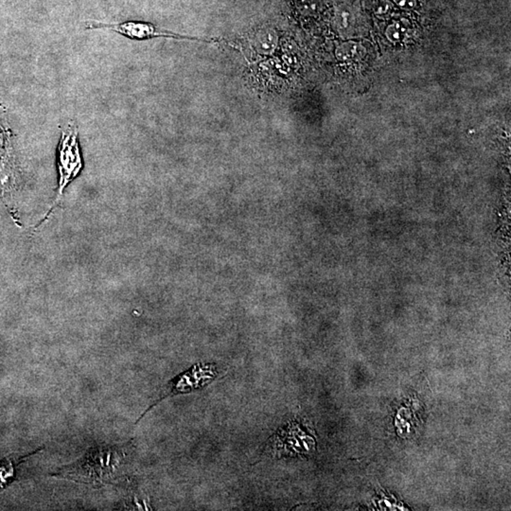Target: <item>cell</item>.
Listing matches in <instances>:
<instances>
[{"label":"cell","mask_w":511,"mask_h":511,"mask_svg":"<svg viewBox=\"0 0 511 511\" xmlns=\"http://www.w3.org/2000/svg\"><path fill=\"white\" fill-rule=\"evenodd\" d=\"M300 429L295 423L289 424L287 427L280 429L268 441L267 449L271 456L280 459L282 456H293V454L302 453L304 450L300 447Z\"/></svg>","instance_id":"5b68a950"},{"label":"cell","mask_w":511,"mask_h":511,"mask_svg":"<svg viewBox=\"0 0 511 511\" xmlns=\"http://www.w3.org/2000/svg\"><path fill=\"white\" fill-rule=\"evenodd\" d=\"M216 376L217 370L214 365L198 364L193 365L191 369L186 370L182 374L178 375L177 377L168 383L162 395L157 398V402L153 403V405H151L149 409H147L146 412L143 414L142 418L151 408H153V406L157 405L158 403L164 400V398L172 397L173 395L191 393L193 392V391L200 389V388L204 387L209 383H211Z\"/></svg>","instance_id":"3957f363"},{"label":"cell","mask_w":511,"mask_h":511,"mask_svg":"<svg viewBox=\"0 0 511 511\" xmlns=\"http://www.w3.org/2000/svg\"><path fill=\"white\" fill-rule=\"evenodd\" d=\"M395 2L398 6L406 8V9H411L415 6L416 3L415 0H395Z\"/></svg>","instance_id":"9c48e42d"},{"label":"cell","mask_w":511,"mask_h":511,"mask_svg":"<svg viewBox=\"0 0 511 511\" xmlns=\"http://www.w3.org/2000/svg\"><path fill=\"white\" fill-rule=\"evenodd\" d=\"M351 12L347 11V10L346 11L339 12L338 15H337V22H338L340 30L343 32V30H349V28L351 27Z\"/></svg>","instance_id":"52a82bcc"},{"label":"cell","mask_w":511,"mask_h":511,"mask_svg":"<svg viewBox=\"0 0 511 511\" xmlns=\"http://www.w3.org/2000/svg\"><path fill=\"white\" fill-rule=\"evenodd\" d=\"M88 30L108 29L124 35L128 39L135 41H144L152 39V38L166 37L175 38V39L202 40L200 38L186 37V35H177L165 30H160L151 23L142 21H125L122 23H106L93 22L86 25Z\"/></svg>","instance_id":"277c9868"},{"label":"cell","mask_w":511,"mask_h":511,"mask_svg":"<svg viewBox=\"0 0 511 511\" xmlns=\"http://www.w3.org/2000/svg\"><path fill=\"white\" fill-rule=\"evenodd\" d=\"M28 456L23 457L21 460L12 459V457L0 460V492L14 481L15 469L19 462L24 461Z\"/></svg>","instance_id":"8992f818"},{"label":"cell","mask_w":511,"mask_h":511,"mask_svg":"<svg viewBox=\"0 0 511 511\" xmlns=\"http://www.w3.org/2000/svg\"><path fill=\"white\" fill-rule=\"evenodd\" d=\"M403 32H405V29L401 24L390 26L387 32L388 38L392 41L400 40L403 37Z\"/></svg>","instance_id":"ba28073f"},{"label":"cell","mask_w":511,"mask_h":511,"mask_svg":"<svg viewBox=\"0 0 511 511\" xmlns=\"http://www.w3.org/2000/svg\"><path fill=\"white\" fill-rule=\"evenodd\" d=\"M78 135V126L73 122H70L68 126L63 130L58 145V193L47 215L45 216L43 221H41V223L48 218L51 212L53 211V209L56 208L59 202L62 199L66 186H68V184L73 182L74 179L80 175L81 170H83L84 163Z\"/></svg>","instance_id":"7a4b0ae2"},{"label":"cell","mask_w":511,"mask_h":511,"mask_svg":"<svg viewBox=\"0 0 511 511\" xmlns=\"http://www.w3.org/2000/svg\"><path fill=\"white\" fill-rule=\"evenodd\" d=\"M124 454V449L119 445L94 446L81 459L64 467L55 476L93 485L108 484L119 475Z\"/></svg>","instance_id":"6da1fadb"}]
</instances>
